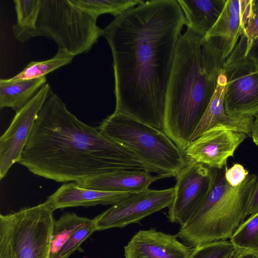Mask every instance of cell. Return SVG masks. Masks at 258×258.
<instances>
[{"instance_id": "obj_27", "label": "cell", "mask_w": 258, "mask_h": 258, "mask_svg": "<svg viewBox=\"0 0 258 258\" xmlns=\"http://www.w3.org/2000/svg\"><path fill=\"white\" fill-rule=\"evenodd\" d=\"M249 172L243 165L234 164L230 168H224V176L227 182L232 186L239 185L246 179Z\"/></svg>"}, {"instance_id": "obj_12", "label": "cell", "mask_w": 258, "mask_h": 258, "mask_svg": "<svg viewBox=\"0 0 258 258\" xmlns=\"http://www.w3.org/2000/svg\"><path fill=\"white\" fill-rule=\"evenodd\" d=\"M247 137L244 133L216 126L191 142L184 152L190 161L221 169Z\"/></svg>"}, {"instance_id": "obj_4", "label": "cell", "mask_w": 258, "mask_h": 258, "mask_svg": "<svg viewBox=\"0 0 258 258\" xmlns=\"http://www.w3.org/2000/svg\"><path fill=\"white\" fill-rule=\"evenodd\" d=\"M211 169L213 178L209 193L197 214L176 234L191 248L229 239L249 215L257 175L248 174L242 183L233 187L227 182L224 168Z\"/></svg>"}, {"instance_id": "obj_31", "label": "cell", "mask_w": 258, "mask_h": 258, "mask_svg": "<svg viewBox=\"0 0 258 258\" xmlns=\"http://www.w3.org/2000/svg\"><path fill=\"white\" fill-rule=\"evenodd\" d=\"M240 258H256L253 255L245 253L243 254Z\"/></svg>"}, {"instance_id": "obj_6", "label": "cell", "mask_w": 258, "mask_h": 258, "mask_svg": "<svg viewBox=\"0 0 258 258\" xmlns=\"http://www.w3.org/2000/svg\"><path fill=\"white\" fill-rule=\"evenodd\" d=\"M97 18L73 4L70 0H40L35 28L20 42L43 36L52 39L58 49L74 56L87 53L102 36Z\"/></svg>"}, {"instance_id": "obj_19", "label": "cell", "mask_w": 258, "mask_h": 258, "mask_svg": "<svg viewBox=\"0 0 258 258\" xmlns=\"http://www.w3.org/2000/svg\"><path fill=\"white\" fill-rule=\"evenodd\" d=\"M184 15L185 25L204 37L220 15L226 0H177Z\"/></svg>"}, {"instance_id": "obj_15", "label": "cell", "mask_w": 258, "mask_h": 258, "mask_svg": "<svg viewBox=\"0 0 258 258\" xmlns=\"http://www.w3.org/2000/svg\"><path fill=\"white\" fill-rule=\"evenodd\" d=\"M96 231L94 219L66 212L53 223L50 258H69Z\"/></svg>"}, {"instance_id": "obj_8", "label": "cell", "mask_w": 258, "mask_h": 258, "mask_svg": "<svg viewBox=\"0 0 258 258\" xmlns=\"http://www.w3.org/2000/svg\"><path fill=\"white\" fill-rule=\"evenodd\" d=\"M227 85L224 97L225 113L230 117L258 115V58L248 56L224 63Z\"/></svg>"}, {"instance_id": "obj_16", "label": "cell", "mask_w": 258, "mask_h": 258, "mask_svg": "<svg viewBox=\"0 0 258 258\" xmlns=\"http://www.w3.org/2000/svg\"><path fill=\"white\" fill-rule=\"evenodd\" d=\"M227 78L224 68L220 69L217 86L212 98L197 127L190 137L189 142L197 139L207 130L216 126H223L251 137L252 117H230L224 109V97Z\"/></svg>"}, {"instance_id": "obj_30", "label": "cell", "mask_w": 258, "mask_h": 258, "mask_svg": "<svg viewBox=\"0 0 258 258\" xmlns=\"http://www.w3.org/2000/svg\"><path fill=\"white\" fill-rule=\"evenodd\" d=\"M245 253L235 249L233 252L226 258H240Z\"/></svg>"}, {"instance_id": "obj_18", "label": "cell", "mask_w": 258, "mask_h": 258, "mask_svg": "<svg viewBox=\"0 0 258 258\" xmlns=\"http://www.w3.org/2000/svg\"><path fill=\"white\" fill-rule=\"evenodd\" d=\"M132 192H114L90 189L72 182L62 184L47 198L46 203L54 211L69 207L113 205L128 197Z\"/></svg>"}, {"instance_id": "obj_25", "label": "cell", "mask_w": 258, "mask_h": 258, "mask_svg": "<svg viewBox=\"0 0 258 258\" xmlns=\"http://www.w3.org/2000/svg\"><path fill=\"white\" fill-rule=\"evenodd\" d=\"M17 22L12 26L15 38L20 42L22 37L35 28L40 7V0H15Z\"/></svg>"}, {"instance_id": "obj_5", "label": "cell", "mask_w": 258, "mask_h": 258, "mask_svg": "<svg viewBox=\"0 0 258 258\" xmlns=\"http://www.w3.org/2000/svg\"><path fill=\"white\" fill-rule=\"evenodd\" d=\"M105 136L134 154L150 172L162 178L176 177L190 161L184 151L160 129L120 112L97 127Z\"/></svg>"}, {"instance_id": "obj_13", "label": "cell", "mask_w": 258, "mask_h": 258, "mask_svg": "<svg viewBox=\"0 0 258 258\" xmlns=\"http://www.w3.org/2000/svg\"><path fill=\"white\" fill-rule=\"evenodd\" d=\"M253 0H226L217 21L203 38L225 60L233 51L251 16Z\"/></svg>"}, {"instance_id": "obj_10", "label": "cell", "mask_w": 258, "mask_h": 258, "mask_svg": "<svg viewBox=\"0 0 258 258\" xmlns=\"http://www.w3.org/2000/svg\"><path fill=\"white\" fill-rule=\"evenodd\" d=\"M174 187L164 189H147L131 193L128 197L94 218L96 231L122 228L137 223L154 213L169 207L174 198Z\"/></svg>"}, {"instance_id": "obj_26", "label": "cell", "mask_w": 258, "mask_h": 258, "mask_svg": "<svg viewBox=\"0 0 258 258\" xmlns=\"http://www.w3.org/2000/svg\"><path fill=\"white\" fill-rule=\"evenodd\" d=\"M229 240H219L192 248L189 258H226L235 250Z\"/></svg>"}, {"instance_id": "obj_21", "label": "cell", "mask_w": 258, "mask_h": 258, "mask_svg": "<svg viewBox=\"0 0 258 258\" xmlns=\"http://www.w3.org/2000/svg\"><path fill=\"white\" fill-rule=\"evenodd\" d=\"M74 57L66 50L58 49L56 53L52 58L43 61H31L16 76L2 80L6 82H14L43 77L46 74L70 63Z\"/></svg>"}, {"instance_id": "obj_2", "label": "cell", "mask_w": 258, "mask_h": 258, "mask_svg": "<svg viewBox=\"0 0 258 258\" xmlns=\"http://www.w3.org/2000/svg\"><path fill=\"white\" fill-rule=\"evenodd\" d=\"M19 163L58 182L118 169L149 171L134 154L80 120L53 93L38 113Z\"/></svg>"}, {"instance_id": "obj_11", "label": "cell", "mask_w": 258, "mask_h": 258, "mask_svg": "<svg viewBox=\"0 0 258 258\" xmlns=\"http://www.w3.org/2000/svg\"><path fill=\"white\" fill-rule=\"evenodd\" d=\"M45 84L21 110L0 138V179L6 176L12 166L19 163L32 132L38 113L48 97L52 93Z\"/></svg>"}, {"instance_id": "obj_24", "label": "cell", "mask_w": 258, "mask_h": 258, "mask_svg": "<svg viewBox=\"0 0 258 258\" xmlns=\"http://www.w3.org/2000/svg\"><path fill=\"white\" fill-rule=\"evenodd\" d=\"M74 5L98 18L109 14L115 17L145 2L141 0H70Z\"/></svg>"}, {"instance_id": "obj_22", "label": "cell", "mask_w": 258, "mask_h": 258, "mask_svg": "<svg viewBox=\"0 0 258 258\" xmlns=\"http://www.w3.org/2000/svg\"><path fill=\"white\" fill-rule=\"evenodd\" d=\"M229 239L235 249L258 258V211L245 219Z\"/></svg>"}, {"instance_id": "obj_17", "label": "cell", "mask_w": 258, "mask_h": 258, "mask_svg": "<svg viewBox=\"0 0 258 258\" xmlns=\"http://www.w3.org/2000/svg\"><path fill=\"white\" fill-rule=\"evenodd\" d=\"M145 170L118 169L104 172L76 183L90 189L124 192H136L149 188L154 181L162 179Z\"/></svg>"}, {"instance_id": "obj_29", "label": "cell", "mask_w": 258, "mask_h": 258, "mask_svg": "<svg viewBox=\"0 0 258 258\" xmlns=\"http://www.w3.org/2000/svg\"><path fill=\"white\" fill-rule=\"evenodd\" d=\"M251 137L253 143L258 147V115L255 117L253 121Z\"/></svg>"}, {"instance_id": "obj_23", "label": "cell", "mask_w": 258, "mask_h": 258, "mask_svg": "<svg viewBox=\"0 0 258 258\" xmlns=\"http://www.w3.org/2000/svg\"><path fill=\"white\" fill-rule=\"evenodd\" d=\"M249 53L258 55V0L253 1L251 16L230 56L241 59Z\"/></svg>"}, {"instance_id": "obj_7", "label": "cell", "mask_w": 258, "mask_h": 258, "mask_svg": "<svg viewBox=\"0 0 258 258\" xmlns=\"http://www.w3.org/2000/svg\"><path fill=\"white\" fill-rule=\"evenodd\" d=\"M53 211L45 202L0 215V258H50Z\"/></svg>"}, {"instance_id": "obj_9", "label": "cell", "mask_w": 258, "mask_h": 258, "mask_svg": "<svg viewBox=\"0 0 258 258\" xmlns=\"http://www.w3.org/2000/svg\"><path fill=\"white\" fill-rule=\"evenodd\" d=\"M212 169L190 161L176 176L173 200L168 207L171 223L184 226L198 212L211 188Z\"/></svg>"}, {"instance_id": "obj_3", "label": "cell", "mask_w": 258, "mask_h": 258, "mask_svg": "<svg viewBox=\"0 0 258 258\" xmlns=\"http://www.w3.org/2000/svg\"><path fill=\"white\" fill-rule=\"evenodd\" d=\"M224 61L209 41L189 28L179 37L162 131L183 151L212 98Z\"/></svg>"}, {"instance_id": "obj_1", "label": "cell", "mask_w": 258, "mask_h": 258, "mask_svg": "<svg viewBox=\"0 0 258 258\" xmlns=\"http://www.w3.org/2000/svg\"><path fill=\"white\" fill-rule=\"evenodd\" d=\"M185 24L177 1L152 0L102 29L113 57L115 112L162 130L176 44Z\"/></svg>"}, {"instance_id": "obj_28", "label": "cell", "mask_w": 258, "mask_h": 258, "mask_svg": "<svg viewBox=\"0 0 258 258\" xmlns=\"http://www.w3.org/2000/svg\"><path fill=\"white\" fill-rule=\"evenodd\" d=\"M257 211H258V177L250 201L249 215H252Z\"/></svg>"}, {"instance_id": "obj_20", "label": "cell", "mask_w": 258, "mask_h": 258, "mask_svg": "<svg viewBox=\"0 0 258 258\" xmlns=\"http://www.w3.org/2000/svg\"><path fill=\"white\" fill-rule=\"evenodd\" d=\"M46 82L45 76L6 82L0 80V109L10 107L16 112L28 103Z\"/></svg>"}, {"instance_id": "obj_14", "label": "cell", "mask_w": 258, "mask_h": 258, "mask_svg": "<svg viewBox=\"0 0 258 258\" xmlns=\"http://www.w3.org/2000/svg\"><path fill=\"white\" fill-rule=\"evenodd\" d=\"M192 250L176 235L151 228L136 233L124 247V254L125 258H189Z\"/></svg>"}]
</instances>
